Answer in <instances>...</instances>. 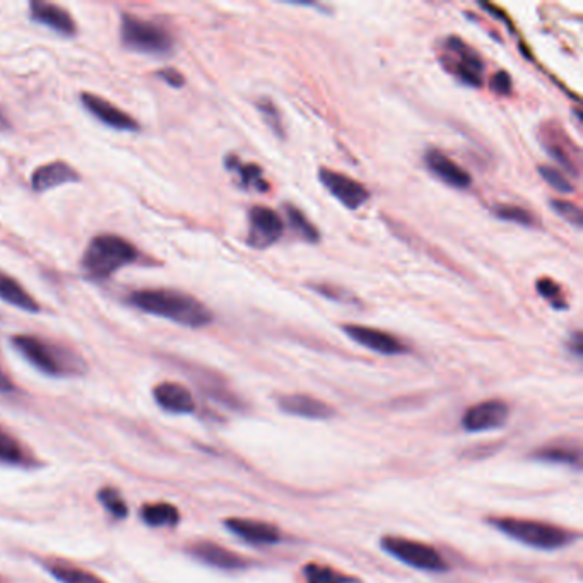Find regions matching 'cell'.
<instances>
[{
  "instance_id": "cell-6",
  "label": "cell",
  "mask_w": 583,
  "mask_h": 583,
  "mask_svg": "<svg viewBox=\"0 0 583 583\" xmlns=\"http://www.w3.org/2000/svg\"><path fill=\"white\" fill-rule=\"evenodd\" d=\"M383 551H387L395 560L413 566L423 572H445L447 563L435 548L424 542L406 539V537L385 536L380 541Z\"/></svg>"
},
{
  "instance_id": "cell-22",
  "label": "cell",
  "mask_w": 583,
  "mask_h": 583,
  "mask_svg": "<svg viewBox=\"0 0 583 583\" xmlns=\"http://www.w3.org/2000/svg\"><path fill=\"white\" fill-rule=\"evenodd\" d=\"M0 300L6 301L23 312L38 313L42 310L38 301L16 279H12L4 272H0Z\"/></svg>"
},
{
  "instance_id": "cell-14",
  "label": "cell",
  "mask_w": 583,
  "mask_h": 583,
  "mask_svg": "<svg viewBox=\"0 0 583 583\" xmlns=\"http://www.w3.org/2000/svg\"><path fill=\"white\" fill-rule=\"evenodd\" d=\"M424 163L435 177L454 189L466 190L472 185L471 173L438 149H430L424 154Z\"/></svg>"
},
{
  "instance_id": "cell-4",
  "label": "cell",
  "mask_w": 583,
  "mask_h": 583,
  "mask_svg": "<svg viewBox=\"0 0 583 583\" xmlns=\"http://www.w3.org/2000/svg\"><path fill=\"white\" fill-rule=\"evenodd\" d=\"M488 522L505 536L527 544L530 548L558 549L572 544L573 539H578V534H573L570 530L537 520L491 517Z\"/></svg>"
},
{
  "instance_id": "cell-32",
  "label": "cell",
  "mask_w": 583,
  "mask_h": 583,
  "mask_svg": "<svg viewBox=\"0 0 583 583\" xmlns=\"http://www.w3.org/2000/svg\"><path fill=\"white\" fill-rule=\"evenodd\" d=\"M257 108H259L260 115L264 117L265 124L269 125V129L276 134L279 139H284L286 130H284L283 117L277 110V106L272 103L269 98H262L257 101Z\"/></svg>"
},
{
  "instance_id": "cell-13",
  "label": "cell",
  "mask_w": 583,
  "mask_h": 583,
  "mask_svg": "<svg viewBox=\"0 0 583 583\" xmlns=\"http://www.w3.org/2000/svg\"><path fill=\"white\" fill-rule=\"evenodd\" d=\"M81 103L96 120L106 127H112L115 130H124V132H139L141 125L136 118L130 117L129 113L122 112L120 108L112 105L110 101L103 100L101 96L93 93H81Z\"/></svg>"
},
{
  "instance_id": "cell-7",
  "label": "cell",
  "mask_w": 583,
  "mask_h": 583,
  "mask_svg": "<svg viewBox=\"0 0 583 583\" xmlns=\"http://www.w3.org/2000/svg\"><path fill=\"white\" fill-rule=\"evenodd\" d=\"M445 57V67L454 72L462 83L476 88L483 84V59L462 38L448 36L445 40Z\"/></svg>"
},
{
  "instance_id": "cell-17",
  "label": "cell",
  "mask_w": 583,
  "mask_h": 583,
  "mask_svg": "<svg viewBox=\"0 0 583 583\" xmlns=\"http://www.w3.org/2000/svg\"><path fill=\"white\" fill-rule=\"evenodd\" d=\"M154 401L171 414H190L195 411L194 395L180 383L163 382L153 390Z\"/></svg>"
},
{
  "instance_id": "cell-27",
  "label": "cell",
  "mask_w": 583,
  "mask_h": 583,
  "mask_svg": "<svg viewBox=\"0 0 583 583\" xmlns=\"http://www.w3.org/2000/svg\"><path fill=\"white\" fill-rule=\"evenodd\" d=\"M0 462L11 464V466H21L28 462L21 443L11 433H7L2 426H0Z\"/></svg>"
},
{
  "instance_id": "cell-39",
  "label": "cell",
  "mask_w": 583,
  "mask_h": 583,
  "mask_svg": "<svg viewBox=\"0 0 583 583\" xmlns=\"http://www.w3.org/2000/svg\"><path fill=\"white\" fill-rule=\"evenodd\" d=\"M12 390H14V383L6 371L0 368V392H12Z\"/></svg>"
},
{
  "instance_id": "cell-33",
  "label": "cell",
  "mask_w": 583,
  "mask_h": 583,
  "mask_svg": "<svg viewBox=\"0 0 583 583\" xmlns=\"http://www.w3.org/2000/svg\"><path fill=\"white\" fill-rule=\"evenodd\" d=\"M542 180L548 183L549 187H553L556 192L560 194H573L575 192V185L570 182V178H566L560 170H556L553 166L541 165L537 168Z\"/></svg>"
},
{
  "instance_id": "cell-37",
  "label": "cell",
  "mask_w": 583,
  "mask_h": 583,
  "mask_svg": "<svg viewBox=\"0 0 583 583\" xmlns=\"http://www.w3.org/2000/svg\"><path fill=\"white\" fill-rule=\"evenodd\" d=\"M158 77H161L166 84H170L173 88H182L185 84V77L180 74V72L175 71V69H163V71L158 72Z\"/></svg>"
},
{
  "instance_id": "cell-2",
  "label": "cell",
  "mask_w": 583,
  "mask_h": 583,
  "mask_svg": "<svg viewBox=\"0 0 583 583\" xmlns=\"http://www.w3.org/2000/svg\"><path fill=\"white\" fill-rule=\"evenodd\" d=\"M137 259L139 252L129 240L117 235H98L89 242L81 267L84 276L91 281H105L125 265L137 262Z\"/></svg>"
},
{
  "instance_id": "cell-34",
  "label": "cell",
  "mask_w": 583,
  "mask_h": 583,
  "mask_svg": "<svg viewBox=\"0 0 583 583\" xmlns=\"http://www.w3.org/2000/svg\"><path fill=\"white\" fill-rule=\"evenodd\" d=\"M537 293L546 298V300L553 305L556 310H565L568 305H566L565 298H563V293H561V288L558 284L548 279V277H542L537 281Z\"/></svg>"
},
{
  "instance_id": "cell-11",
  "label": "cell",
  "mask_w": 583,
  "mask_h": 583,
  "mask_svg": "<svg viewBox=\"0 0 583 583\" xmlns=\"http://www.w3.org/2000/svg\"><path fill=\"white\" fill-rule=\"evenodd\" d=\"M342 330L356 344H360V346L370 349V351H375V353L395 356V354H404L407 351V346L404 342L399 341L397 337L385 332V330L358 324L342 325Z\"/></svg>"
},
{
  "instance_id": "cell-29",
  "label": "cell",
  "mask_w": 583,
  "mask_h": 583,
  "mask_svg": "<svg viewBox=\"0 0 583 583\" xmlns=\"http://www.w3.org/2000/svg\"><path fill=\"white\" fill-rule=\"evenodd\" d=\"M493 212H495L496 218L501 219V221L520 224V226H527V228L537 226L536 216L532 212L527 211V209H524V207L500 204V206H496L493 209Z\"/></svg>"
},
{
  "instance_id": "cell-9",
  "label": "cell",
  "mask_w": 583,
  "mask_h": 583,
  "mask_svg": "<svg viewBox=\"0 0 583 583\" xmlns=\"http://www.w3.org/2000/svg\"><path fill=\"white\" fill-rule=\"evenodd\" d=\"M283 218L271 207L254 206L248 211L247 243L252 248L264 250L283 236Z\"/></svg>"
},
{
  "instance_id": "cell-31",
  "label": "cell",
  "mask_w": 583,
  "mask_h": 583,
  "mask_svg": "<svg viewBox=\"0 0 583 583\" xmlns=\"http://www.w3.org/2000/svg\"><path fill=\"white\" fill-rule=\"evenodd\" d=\"M308 288L315 291L317 295L324 296L330 301H336V303H344V305H358L360 303V300L353 293H349L341 286H334V284L329 283H310Z\"/></svg>"
},
{
  "instance_id": "cell-18",
  "label": "cell",
  "mask_w": 583,
  "mask_h": 583,
  "mask_svg": "<svg viewBox=\"0 0 583 583\" xmlns=\"http://www.w3.org/2000/svg\"><path fill=\"white\" fill-rule=\"evenodd\" d=\"M226 529L231 534L240 537L248 544H276L281 539V532L277 530L276 525L260 522L252 519H228L224 520Z\"/></svg>"
},
{
  "instance_id": "cell-30",
  "label": "cell",
  "mask_w": 583,
  "mask_h": 583,
  "mask_svg": "<svg viewBox=\"0 0 583 583\" xmlns=\"http://www.w3.org/2000/svg\"><path fill=\"white\" fill-rule=\"evenodd\" d=\"M537 459L546 462H558V464H568V466H580V450L573 447H549L541 450L537 454Z\"/></svg>"
},
{
  "instance_id": "cell-10",
  "label": "cell",
  "mask_w": 583,
  "mask_h": 583,
  "mask_svg": "<svg viewBox=\"0 0 583 583\" xmlns=\"http://www.w3.org/2000/svg\"><path fill=\"white\" fill-rule=\"evenodd\" d=\"M318 178L325 189L329 190L330 194L334 195L337 201L348 209H360L370 199V192L365 185L348 177V175H344V173L329 170V168H320Z\"/></svg>"
},
{
  "instance_id": "cell-5",
  "label": "cell",
  "mask_w": 583,
  "mask_h": 583,
  "mask_svg": "<svg viewBox=\"0 0 583 583\" xmlns=\"http://www.w3.org/2000/svg\"><path fill=\"white\" fill-rule=\"evenodd\" d=\"M120 40L132 52L148 53L156 57H168L175 47L170 31L153 21L136 18L129 12L122 14Z\"/></svg>"
},
{
  "instance_id": "cell-16",
  "label": "cell",
  "mask_w": 583,
  "mask_h": 583,
  "mask_svg": "<svg viewBox=\"0 0 583 583\" xmlns=\"http://www.w3.org/2000/svg\"><path fill=\"white\" fill-rule=\"evenodd\" d=\"M190 554L202 561L204 565L214 566L219 570H230L231 572V570H243L248 566V561L243 560L242 556L219 546L216 542H195L194 546L190 548Z\"/></svg>"
},
{
  "instance_id": "cell-8",
  "label": "cell",
  "mask_w": 583,
  "mask_h": 583,
  "mask_svg": "<svg viewBox=\"0 0 583 583\" xmlns=\"http://www.w3.org/2000/svg\"><path fill=\"white\" fill-rule=\"evenodd\" d=\"M541 144L546 153L568 173H572L573 177L577 178L580 175V149L566 136L565 130L561 129L558 122L542 125Z\"/></svg>"
},
{
  "instance_id": "cell-3",
  "label": "cell",
  "mask_w": 583,
  "mask_h": 583,
  "mask_svg": "<svg viewBox=\"0 0 583 583\" xmlns=\"http://www.w3.org/2000/svg\"><path fill=\"white\" fill-rule=\"evenodd\" d=\"M11 342L24 360L48 377H67L83 371L84 363L76 354L42 337L21 334L12 337Z\"/></svg>"
},
{
  "instance_id": "cell-38",
  "label": "cell",
  "mask_w": 583,
  "mask_h": 583,
  "mask_svg": "<svg viewBox=\"0 0 583 583\" xmlns=\"http://www.w3.org/2000/svg\"><path fill=\"white\" fill-rule=\"evenodd\" d=\"M568 348L570 351L575 353L577 358H582L583 354V342H582V332L577 330V332H573L572 337H570V344H568Z\"/></svg>"
},
{
  "instance_id": "cell-28",
  "label": "cell",
  "mask_w": 583,
  "mask_h": 583,
  "mask_svg": "<svg viewBox=\"0 0 583 583\" xmlns=\"http://www.w3.org/2000/svg\"><path fill=\"white\" fill-rule=\"evenodd\" d=\"M98 500H100V503L103 505L106 512L112 515L113 519H127V515H129V507H127V501L124 500V496L120 495L117 489H100Z\"/></svg>"
},
{
  "instance_id": "cell-12",
  "label": "cell",
  "mask_w": 583,
  "mask_h": 583,
  "mask_svg": "<svg viewBox=\"0 0 583 583\" xmlns=\"http://www.w3.org/2000/svg\"><path fill=\"white\" fill-rule=\"evenodd\" d=\"M508 414H510V409L503 401L491 399V401L479 402L476 406L467 409L462 418V426L469 433L498 430L507 423Z\"/></svg>"
},
{
  "instance_id": "cell-1",
  "label": "cell",
  "mask_w": 583,
  "mask_h": 583,
  "mask_svg": "<svg viewBox=\"0 0 583 583\" xmlns=\"http://www.w3.org/2000/svg\"><path fill=\"white\" fill-rule=\"evenodd\" d=\"M129 303L141 312L166 318L175 324L201 329L212 322L209 308L183 291L177 289H139L130 293Z\"/></svg>"
},
{
  "instance_id": "cell-15",
  "label": "cell",
  "mask_w": 583,
  "mask_h": 583,
  "mask_svg": "<svg viewBox=\"0 0 583 583\" xmlns=\"http://www.w3.org/2000/svg\"><path fill=\"white\" fill-rule=\"evenodd\" d=\"M30 16L35 23L43 24L60 35L74 36L77 33V24L64 7L43 0H33L30 4Z\"/></svg>"
},
{
  "instance_id": "cell-24",
  "label": "cell",
  "mask_w": 583,
  "mask_h": 583,
  "mask_svg": "<svg viewBox=\"0 0 583 583\" xmlns=\"http://www.w3.org/2000/svg\"><path fill=\"white\" fill-rule=\"evenodd\" d=\"M47 570L60 583H106L95 573L88 572V570L76 565L55 563V565H48Z\"/></svg>"
},
{
  "instance_id": "cell-19",
  "label": "cell",
  "mask_w": 583,
  "mask_h": 583,
  "mask_svg": "<svg viewBox=\"0 0 583 583\" xmlns=\"http://www.w3.org/2000/svg\"><path fill=\"white\" fill-rule=\"evenodd\" d=\"M277 404L283 409L284 413L291 414V416H300V418L329 419L334 416V409L329 404L318 401L312 395H283V397H279Z\"/></svg>"
},
{
  "instance_id": "cell-36",
  "label": "cell",
  "mask_w": 583,
  "mask_h": 583,
  "mask_svg": "<svg viewBox=\"0 0 583 583\" xmlns=\"http://www.w3.org/2000/svg\"><path fill=\"white\" fill-rule=\"evenodd\" d=\"M491 89L495 91L496 95L507 96L512 93V77L507 71L496 72L495 76L491 77Z\"/></svg>"
},
{
  "instance_id": "cell-23",
  "label": "cell",
  "mask_w": 583,
  "mask_h": 583,
  "mask_svg": "<svg viewBox=\"0 0 583 583\" xmlns=\"http://www.w3.org/2000/svg\"><path fill=\"white\" fill-rule=\"evenodd\" d=\"M144 524L149 527H175L180 522V512L171 503H151L142 508Z\"/></svg>"
},
{
  "instance_id": "cell-26",
  "label": "cell",
  "mask_w": 583,
  "mask_h": 583,
  "mask_svg": "<svg viewBox=\"0 0 583 583\" xmlns=\"http://www.w3.org/2000/svg\"><path fill=\"white\" fill-rule=\"evenodd\" d=\"M303 577L307 583H356L360 580L344 575V573L336 572L334 568L325 565H317V563H308L303 566Z\"/></svg>"
},
{
  "instance_id": "cell-20",
  "label": "cell",
  "mask_w": 583,
  "mask_h": 583,
  "mask_svg": "<svg viewBox=\"0 0 583 583\" xmlns=\"http://www.w3.org/2000/svg\"><path fill=\"white\" fill-rule=\"evenodd\" d=\"M81 175L65 161H53L43 165L33 173L31 187L35 192H47L53 187H59L64 183L79 182Z\"/></svg>"
},
{
  "instance_id": "cell-35",
  "label": "cell",
  "mask_w": 583,
  "mask_h": 583,
  "mask_svg": "<svg viewBox=\"0 0 583 583\" xmlns=\"http://www.w3.org/2000/svg\"><path fill=\"white\" fill-rule=\"evenodd\" d=\"M551 204V209H553L558 216L566 219L568 223H572L573 226H577L578 230L583 226V214L582 209L577 206V204H572L568 201H560V199H554V201L549 202Z\"/></svg>"
},
{
  "instance_id": "cell-21",
  "label": "cell",
  "mask_w": 583,
  "mask_h": 583,
  "mask_svg": "<svg viewBox=\"0 0 583 583\" xmlns=\"http://www.w3.org/2000/svg\"><path fill=\"white\" fill-rule=\"evenodd\" d=\"M224 166L226 170L233 171L240 187L245 190H255V192H267L269 190V183L264 178L262 168L255 165V163H243L235 154H230L224 159Z\"/></svg>"
},
{
  "instance_id": "cell-25",
  "label": "cell",
  "mask_w": 583,
  "mask_h": 583,
  "mask_svg": "<svg viewBox=\"0 0 583 583\" xmlns=\"http://www.w3.org/2000/svg\"><path fill=\"white\" fill-rule=\"evenodd\" d=\"M284 212H286V219H288L291 230L295 231V235L300 236L301 240L308 243L320 242V231L317 230V226L298 207L286 204Z\"/></svg>"
}]
</instances>
